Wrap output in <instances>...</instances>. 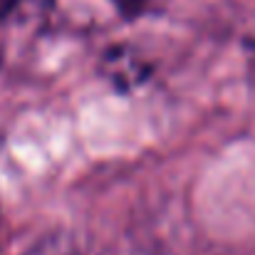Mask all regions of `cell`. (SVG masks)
<instances>
[{
  "label": "cell",
  "instance_id": "6da1fadb",
  "mask_svg": "<svg viewBox=\"0 0 255 255\" xmlns=\"http://www.w3.org/2000/svg\"><path fill=\"white\" fill-rule=\"evenodd\" d=\"M25 255H80V248L70 233L55 231V233L42 236Z\"/></svg>",
  "mask_w": 255,
  "mask_h": 255
},
{
  "label": "cell",
  "instance_id": "7a4b0ae2",
  "mask_svg": "<svg viewBox=\"0 0 255 255\" xmlns=\"http://www.w3.org/2000/svg\"><path fill=\"white\" fill-rule=\"evenodd\" d=\"M112 2L119 7L122 15H127V17H136V15L144 12V7H146L149 0H112Z\"/></svg>",
  "mask_w": 255,
  "mask_h": 255
},
{
  "label": "cell",
  "instance_id": "3957f363",
  "mask_svg": "<svg viewBox=\"0 0 255 255\" xmlns=\"http://www.w3.org/2000/svg\"><path fill=\"white\" fill-rule=\"evenodd\" d=\"M15 5H17V0H0V20H5Z\"/></svg>",
  "mask_w": 255,
  "mask_h": 255
}]
</instances>
